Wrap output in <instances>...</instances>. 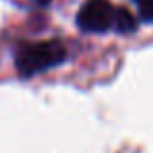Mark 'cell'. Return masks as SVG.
Segmentation results:
<instances>
[{
	"label": "cell",
	"instance_id": "cell-1",
	"mask_svg": "<svg viewBox=\"0 0 153 153\" xmlns=\"http://www.w3.org/2000/svg\"><path fill=\"white\" fill-rule=\"evenodd\" d=\"M68 58V51L56 39L51 41H35V43H22L16 49L14 62L16 70L22 78H33V76L47 72L64 64Z\"/></svg>",
	"mask_w": 153,
	"mask_h": 153
},
{
	"label": "cell",
	"instance_id": "cell-2",
	"mask_svg": "<svg viewBox=\"0 0 153 153\" xmlns=\"http://www.w3.org/2000/svg\"><path fill=\"white\" fill-rule=\"evenodd\" d=\"M118 8L108 0H87L76 16V23L83 33H107L116 29Z\"/></svg>",
	"mask_w": 153,
	"mask_h": 153
},
{
	"label": "cell",
	"instance_id": "cell-3",
	"mask_svg": "<svg viewBox=\"0 0 153 153\" xmlns=\"http://www.w3.org/2000/svg\"><path fill=\"white\" fill-rule=\"evenodd\" d=\"M138 27V22L136 18L126 10V8H118V18H116V33H122V35H128L132 31H136Z\"/></svg>",
	"mask_w": 153,
	"mask_h": 153
},
{
	"label": "cell",
	"instance_id": "cell-4",
	"mask_svg": "<svg viewBox=\"0 0 153 153\" xmlns=\"http://www.w3.org/2000/svg\"><path fill=\"white\" fill-rule=\"evenodd\" d=\"M142 22H153V0H134Z\"/></svg>",
	"mask_w": 153,
	"mask_h": 153
},
{
	"label": "cell",
	"instance_id": "cell-5",
	"mask_svg": "<svg viewBox=\"0 0 153 153\" xmlns=\"http://www.w3.org/2000/svg\"><path fill=\"white\" fill-rule=\"evenodd\" d=\"M35 2H37L39 6H47V4H51V0H35Z\"/></svg>",
	"mask_w": 153,
	"mask_h": 153
}]
</instances>
